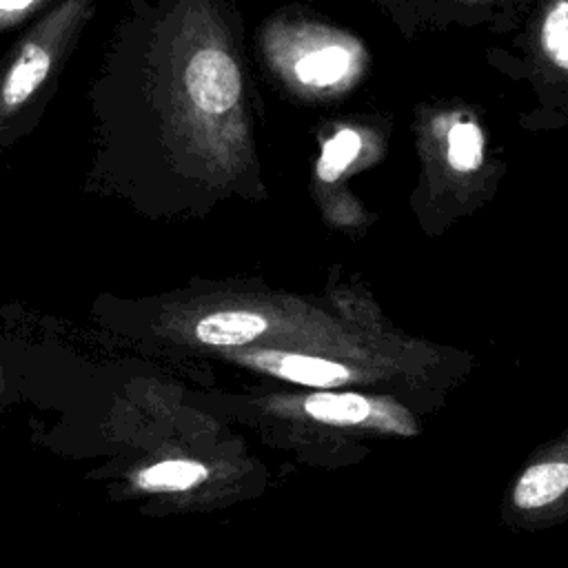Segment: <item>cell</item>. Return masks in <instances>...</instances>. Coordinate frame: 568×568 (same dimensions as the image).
Returning <instances> with one entry per match:
<instances>
[{
	"mask_svg": "<svg viewBox=\"0 0 568 568\" xmlns=\"http://www.w3.org/2000/svg\"><path fill=\"white\" fill-rule=\"evenodd\" d=\"M244 78L209 0H131L89 84V182L140 202L222 166Z\"/></svg>",
	"mask_w": 568,
	"mask_h": 568,
	"instance_id": "6da1fadb",
	"label": "cell"
},
{
	"mask_svg": "<svg viewBox=\"0 0 568 568\" xmlns=\"http://www.w3.org/2000/svg\"><path fill=\"white\" fill-rule=\"evenodd\" d=\"M95 9L98 0H58L0 55V151L36 131Z\"/></svg>",
	"mask_w": 568,
	"mask_h": 568,
	"instance_id": "7a4b0ae2",
	"label": "cell"
},
{
	"mask_svg": "<svg viewBox=\"0 0 568 568\" xmlns=\"http://www.w3.org/2000/svg\"><path fill=\"white\" fill-rule=\"evenodd\" d=\"M251 366L266 371L275 377L315 386V388H331L351 379V368L342 366L339 362L302 355V353H282V351H253L244 357Z\"/></svg>",
	"mask_w": 568,
	"mask_h": 568,
	"instance_id": "3957f363",
	"label": "cell"
},
{
	"mask_svg": "<svg viewBox=\"0 0 568 568\" xmlns=\"http://www.w3.org/2000/svg\"><path fill=\"white\" fill-rule=\"evenodd\" d=\"M268 328L264 315L244 308H220L209 311L195 317L189 326H180V331L191 335L197 344L213 348H235L246 346L257 339Z\"/></svg>",
	"mask_w": 568,
	"mask_h": 568,
	"instance_id": "277c9868",
	"label": "cell"
},
{
	"mask_svg": "<svg viewBox=\"0 0 568 568\" xmlns=\"http://www.w3.org/2000/svg\"><path fill=\"white\" fill-rule=\"evenodd\" d=\"M209 477V468L195 459H160L131 475L142 493H182L200 486Z\"/></svg>",
	"mask_w": 568,
	"mask_h": 568,
	"instance_id": "5b68a950",
	"label": "cell"
},
{
	"mask_svg": "<svg viewBox=\"0 0 568 568\" xmlns=\"http://www.w3.org/2000/svg\"><path fill=\"white\" fill-rule=\"evenodd\" d=\"M568 490V462H544L530 466L515 484L513 499L524 510L552 504Z\"/></svg>",
	"mask_w": 568,
	"mask_h": 568,
	"instance_id": "8992f818",
	"label": "cell"
},
{
	"mask_svg": "<svg viewBox=\"0 0 568 568\" xmlns=\"http://www.w3.org/2000/svg\"><path fill=\"white\" fill-rule=\"evenodd\" d=\"M304 410L324 424L355 426L368 419L371 402L357 393H317L304 399Z\"/></svg>",
	"mask_w": 568,
	"mask_h": 568,
	"instance_id": "52a82bcc",
	"label": "cell"
},
{
	"mask_svg": "<svg viewBox=\"0 0 568 568\" xmlns=\"http://www.w3.org/2000/svg\"><path fill=\"white\" fill-rule=\"evenodd\" d=\"M348 69V51L344 47H324L302 55L295 62V75L304 84L328 87L335 84Z\"/></svg>",
	"mask_w": 568,
	"mask_h": 568,
	"instance_id": "ba28073f",
	"label": "cell"
},
{
	"mask_svg": "<svg viewBox=\"0 0 568 568\" xmlns=\"http://www.w3.org/2000/svg\"><path fill=\"white\" fill-rule=\"evenodd\" d=\"M362 149V138L353 129H342L337 131L331 140L324 142L320 162H317V175L324 182L337 180L346 166L357 158Z\"/></svg>",
	"mask_w": 568,
	"mask_h": 568,
	"instance_id": "9c48e42d",
	"label": "cell"
},
{
	"mask_svg": "<svg viewBox=\"0 0 568 568\" xmlns=\"http://www.w3.org/2000/svg\"><path fill=\"white\" fill-rule=\"evenodd\" d=\"M484 158V138L477 124L457 122L448 131V164L455 171L468 173L481 164Z\"/></svg>",
	"mask_w": 568,
	"mask_h": 568,
	"instance_id": "30bf717a",
	"label": "cell"
},
{
	"mask_svg": "<svg viewBox=\"0 0 568 568\" xmlns=\"http://www.w3.org/2000/svg\"><path fill=\"white\" fill-rule=\"evenodd\" d=\"M544 47L555 64L568 69V0H559L544 22Z\"/></svg>",
	"mask_w": 568,
	"mask_h": 568,
	"instance_id": "8fae6325",
	"label": "cell"
},
{
	"mask_svg": "<svg viewBox=\"0 0 568 568\" xmlns=\"http://www.w3.org/2000/svg\"><path fill=\"white\" fill-rule=\"evenodd\" d=\"M58 0H0V33L27 27Z\"/></svg>",
	"mask_w": 568,
	"mask_h": 568,
	"instance_id": "7c38bea8",
	"label": "cell"
}]
</instances>
